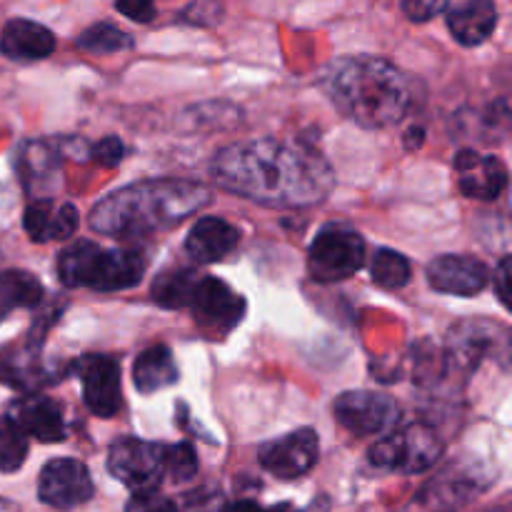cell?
<instances>
[{"mask_svg":"<svg viewBox=\"0 0 512 512\" xmlns=\"http://www.w3.org/2000/svg\"><path fill=\"white\" fill-rule=\"evenodd\" d=\"M0 50L10 60H45L55 50V35L33 20H10L0 35Z\"/></svg>","mask_w":512,"mask_h":512,"instance_id":"cell-20","label":"cell"},{"mask_svg":"<svg viewBox=\"0 0 512 512\" xmlns=\"http://www.w3.org/2000/svg\"><path fill=\"white\" fill-rule=\"evenodd\" d=\"M410 260L403 253L390 248L375 250L373 260H370V278L375 285H380L383 290H400L410 283Z\"/></svg>","mask_w":512,"mask_h":512,"instance_id":"cell-25","label":"cell"},{"mask_svg":"<svg viewBox=\"0 0 512 512\" xmlns=\"http://www.w3.org/2000/svg\"><path fill=\"white\" fill-rule=\"evenodd\" d=\"M213 200L198 180H145L128 185L90 210V228L118 240H138L175 228Z\"/></svg>","mask_w":512,"mask_h":512,"instance_id":"cell-2","label":"cell"},{"mask_svg":"<svg viewBox=\"0 0 512 512\" xmlns=\"http://www.w3.org/2000/svg\"><path fill=\"white\" fill-rule=\"evenodd\" d=\"M188 308L193 310L195 323L208 338H223L243 320L245 300L223 280L200 275Z\"/></svg>","mask_w":512,"mask_h":512,"instance_id":"cell-8","label":"cell"},{"mask_svg":"<svg viewBox=\"0 0 512 512\" xmlns=\"http://www.w3.org/2000/svg\"><path fill=\"white\" fill-rule=\"evenodd\" d=\"M318 83L345 118L368 130L400 123L413 105L408 75L375 55L333 60L320 70Z\"/></svg>","mask_w":512,"mask_h":512,"instance_id":"cell-3","label":"cell"},{"mask_svg":"<svg viewBox=\"0 0 512 512\" xmlns=\"http://www.w3.org/2000/svg\"><path fill=\"white\" fill-rule=\"evenodd\" d=\"M365 265V240L348 225H325L308 248L310 278L338 283Z\"/></svg>","mask_w":512,"mask_h":512,"instance_id":"cell-6","label":"cell"},{"mask_svg":"<svg viewBox=\"0 0 512 512\" xmlns=\"http://www.w3.org/2000/svg\"><path fill=\"white\" fill-rule=\"evenodd\" d=\"M210 175L218 188L268 208H310L335 185L318 150L273 138L228 145L215 155Z\"/></svg>","mask_w":512,"mask_h":512,"instance_id":"cell-1","label":"cell"},{"mask_svg":"<svg viewBox=\"0 0 512 512\" xmlns=\"http://www.w3.org/2000/svg\"><path fill=\"white\" fill-rule=\"evenodd\" d=\"M198 280L200 273H195V270H165V273H160L158 278H155L153 288H150V298H153L160 308L183 310L188 308L190 300H193Z\"/></svg>","mask_w":512,"mask_h":512,"instance_id":"cell-24","label":"cell"},{"mask_svg":"<svg viewBox=\"0 0 512 512\" xmlns=\"http://www.w3.org/2000/svg\"><path fill=\"white\" fill-rule=\"evenodd\" d=\"M498 25V8L493 0H465L448 13V28L455 40L468 48L485 43Z\"/></svg>","mask_w":512,"mask_h":512,"instance_id":"cell-21","label":"cell"},{"mask_svg":"<svg viewBox=\"0 0 512 512\" xmlns=\"http://www.w3.org/2000/svg\"><path fill=\"white\" fill-rule=\"evenodd\" d=\"M115 8L135 23H150L155 18V0H115Z\"/></svg>","mask_w":512,"mask_h":512,"instance_id":"cell-32","label":"cell"},{"mask_svg":"<svg viewBox=\"0 0 512 512\" xmlns=\"http://www.w3.org/2000/svg\"><path fill=\"white\" fill-rule=\"evenodd\" d=\"M318 433L313 428H300L295 433L270 440L260 448V465L280 480H298L318 463Z\"/></svg>","mask_w":512,"mask_h":512,"instance_id":"cell-10","label":"cell"},{"mask_svg":"<svg viewBox=\"0 0 512 512\" xmlns=\"http://www.w3.org/2000/svg\"><path fill=\"white\" fill-rule=\"evenodd\" d=\"M43 283L28 270H3L0 273V323L15 310L38 308L43 303Z\"/></svg>","mask_w":512,"mask_h":512,"instance_id":"cell-23","label":"cell"},{"mask_svg":"<svg viewBox=\"0 0 512 512\" xmlns=\"http://www.w3.org/2000/svg\"><path fill=\"white\" fill-rule=\"evenodd\" d=\"M265 512H300V510H295L293 505H288V503H283V505H275L273 510H265Z\"/></svg>","mask_w":512,"mask_h":512,"instance_id":"cell-35","label":"cell"},{"mask_svg":"<svg viewBox=\"0 0 512 512\" xmlns=\"http://www.w3.org/2000/svg\"><path fill=\"white\" fill-rule=\"evenodd\" d=\"M475 493L478 488L473 473H458V470L453 473V468H448L420 490L408 512H453L475 498Z\"/></svg>","mask_w":512,"mask_h":512,"instance_id":"cell-17","label":"cell"},{"mask_svg":"<svg viewBox=\"0 0 512 512\" xmlns=\"http://www.w3.org/2000/svg\"><path fill=\"white\" fill-rule=\"evenodd\" d=\"M238 240L240 233L235 225H230L223 218H215V215H208V218H200L193 225L188 240H185V250H188L195 263L210 265L233 253Z\"/></svg>","mask_w":512,"mask_h":512,"instance_id":"cell-18","label":"cell"},{"mask_svg":"<svg viewBox=\"0 0 512 512\" xmlns=\"http://www.w3.org/2000/svg\"><path fill=\"white\" fill-rule=\"evenodd\" d=\"M440 455H443V440L435 435L433 428L415 423L400 433L378 440L370 448V463L380 470L413 475L433 468Z\"/></svg>","mask_w":512,"mask_h":512,"instance_id":"cell-5","label":"cell"},{"mask_svg":"<svg viewBox=\"0 0 512 512\" xmlns=\"http://www.w3.org/2000/svg\"><path fill=\"white\" fill-rule=\"evenodd\" d=\"M163 465L165 475L173 478V483H188L198 473V455L190 443H178L170 445L163 450Z\"/></svg>","mask_w":512,"mask_h":512,"instance_id":"cell-28","label":"cell"},{"mask_svg":"<svg viewBox=\"0 0 512 512\" xmlns=\"http://www.w3.org/2000/svg\"><path fill=\"white\" fill-rule=\"evenodd\" d=\"M133 380L135 388L143 395L170 388L178 380V365H175V358L168 345L145 348L133 365Z\"/></svg>","mask_w":512,"mask_h":512,"instance_id":"cell-22","label":"cell"},{"mask_svg":"<svg viewBox=\"0 0 512 512\" xmlns=\"http://www.w3.org/2000/svg\"><path fill=\"white\" fill-rule=\"evenodd\" d=\"M165 445L148 443L140 438H120L110 445L108 470L115 480L133 493L158 490L165 478L163 465Z\"/></svg>","mask_w":512,"mask_h":512,"instance_id":"cell-7","label":"cell"},{"mask_svg":"<svg viewBox=\"0 0 512 512\" xmlns=\"http://www.w3.org/2000/svg\"><path fill=\"white\" fill-rule=\"evenodd\" d=\"M495 323H483V320H468V323H460L450 330V350L448 360H453L455 368L470 370L478 368L485 358L490 355V350L495 353Z\"/></svg>","mask_w":512,"mask_h":512,"instance_id":"cell-19","label":"cell"},{"mask_svg":"<svg viewBox=\"0 0 512 512\" xmlns=\"http://www.w3.org/2000/svg\"><path fill=\"white\" fill-rule=\"evenodd\" d=\"M428 283L438 293L470 298L488 288L490 270L470 255H440L428 265Z\"/></svg>","mask_w":512,"mask_h":512,"instance_id":"cell-13","label":"cell"},{"mask_svg":"<svg viewBox=\"0 0 512 512\" xmlns=\"http://www.w3.org/2000/svg\"><path fill=\"white\" fill-rule=\"evenodd\" d=\"M223 512H265V510L260 508L258 503H253V500H238V503L225 505Z\"/></svg>","mask_w":512,"mask_h":512,"instance_id":"cell-34","label":"cell"},{"mask_svg":"<svg viewBox=\"0 0 512 512\" xmlns=\"http://www.w3.org/2000/svg\"><path fill=\"white\" fill-rule=\"evenodd\" d=\"M83 383V400L88 410L98 418H113L123 408V388H120V363L110 355H85L75 363Z\"/></svg>","mask_w":512,"mask_h":512,"instance_id":"cell-11","label":"cell"},{"mask_svg":"<svg viewBox=\"0 0 512 512\" xmlns=\"http://www.w3.org/2000/svg\"><path fill=\"white\" fill-rule=\"evenodd\" d=\"M400 3L413 23H428L448 8V0H400Z\"/></svg>","mask_w":512,"mask_h":512,"instance_id":"cell-31","label":"cell"},{"mask_svg":"<svg viewBox=\"0 0 512 512\" xmlns=\"http://www.w3.org/2000/svg\"><path fill=\"white\" fill-rule=\"evenodd\" d=\"M28 455V435L10 418H0V473H15Z\"/></svg>","mask_w":512,"mask_h":512,"instance_id":"cell-27","label":"cell"},{"mask_svg":"<svg viewBox=\"0 0 512 512\" xmlns=\"http://www.w3.org/2000/svg\"><path fill=\"white\" fill-rule=\"evenodd\" d=\"M128 512H180V510L173 500L160 495L158 490H145V493H133V500L128 503Z\"/></svg>","mask_w":512,"mask_h":512,"instance_id":"cell-29","label":"cell"},{"mask_svg":"<svg viewBox=\"0 0 512 512\" xmlns=\"http://www.w3.org/2000/svg\"><path fill=\"white\" fill-rule=\"evenodd\" d=\"M455 170L460 173V190L475 200H495L508 185V170L495 155L460 150Z\"/></svg>","mask_w":512,"mask_h":512,"instance_id":"cell-15","label":"cell"},{"mask_svg":"<svg viewBox=\"0 0 512 512\" xmlns=\"http://www.w3.org/2000/svg\"><path fill=\"white\" fill-rule=\"evenodd\" d=\"M10 420L30 438L40 443H60L65 440L63 408L48 395L28 393L10 405Z\"/></svg>","mask_w":512,"mask_h":512,"instance_id":"cell-14","label":"cell"},{"mask_svg":"<svg viewBox=\"0 0 512 512\" xmlns=\"http://www.w3.org/2000/svg\"><path fill=\"white\" fill-rule=\"evenodd\" d=\"M495 288H498L500 303L510 308V255H505L495 270Z\"/></svg>","mask_w":512,"mask_h":512,"instance_id":"cell-33","label":"cell"},{"mask_svg":"<svg viewBox=\"0 0 512 512\" xmlns=\"http://www.w3.org/2000/svg\"><path fill=\"white\" fill-rule=\"evenodd\" d=\"M123 155H125V145L123 140L115 138V135H108V138L95 143L93 150H90V158H93L95 163L105 165V168H115V165L123 160Z\"/></svg>","mask_w":512,"mask_h":512,"instance_id":"cell-30","label":"cell"},{"mask_svg":"<svg viewBox=\"0 0 512 512\" xmlns=\"http://www.w3.org/2000/svg\"><path fill=\"white\" fill-rule=\"evenodd\" d=\"M95 488L88 468L80 460H50L38 480V495L45 505L58 510H73L93 498Z\"/></svg>","mask_w":512,"mask_h":512,"instance_id":"cell-12","label":"cell"},{"mask_svg":"<svg viewBox=\"0 0 512 512\" xmlns=\"http://www.w3.org/2000/svg\"><path fill=\"white\" fill-rule=\"evenodd\" d=\"M78 210L75 205H55L50 198L33 200L23 213V228L33 243H48V240H65L78 233Z\"/></svg>","mask_w":512,"mask_h":512,"instance_id":"cell-16","label":"cell"},{"mask_svg":"<svg viewBox=\"0 0 512 512\" xmlns=\"http://www.w3.org/2000/svg\"><path fill=\"white\" fill-rule=\"evenodd\" d=\"M333 413L345 430L358 438L388 433L398 423V403L390 395L373 390H353L343 393L333 403Z\"/></svg>","mask_w":512,"mask_h":512,"instance_id":"cell-9","label":"cell"},{"mask_svg":"<svg viewBox=\"0 0 512 512\" xmlns=\"http://www.w3.org/2000/svg\"><path fill=\"white\" fill-rule=\"evenodd\" d=\"M78 48L90 55H115L133 48V38L118 25L95 23L78 35Z\"/></svg>","mask_w":512,"mask_h":512,"instance_id":"cell-26","label":"cell"},{"mask_svg":"<svg viewBox=\"0 0 512 512\" xmlns=\"http://www.w3.org/2000/svg\"><path fill=\"white\" fill-rule=\"evenodd\" d=\"M60 283L98 293L128 290L143 280L145 258L138 250H105L93 240H75L58 255Z\"/></svg>","mask_w":512,"mask_h":512,"instance_id":"cell-4","label":"cell"}]
</instances>
